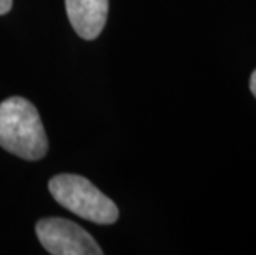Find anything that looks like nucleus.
<instances>
[{"label":"nucleus","instance_id":"obj_1","mask_svg":"<svg viewBox=\"0 0 256 255\" xmlns=\"http://www.w3.org/2000/svg\"><path fill=\"white\" fill-rule=\"evenodd\" d=\"M0 146L26 161L46 154L48 138L36 108L22 96L0 103Z\"/></svg>","mask_w":256,"mask_h":255},{"label":"nucleus","instance_id":"obj_2","mask_svg":"<svg viewBox=\"0 0 256 255\" xmlns=\"http://www.w3.org/2000/svg\"><path fill=\"white\" fill-rule=\"evenodd\" d=\"M48 191L64 209L94 224L110 225L119 217L118 205L83 176L58 174L50 179Z\"/></svg>","mask_w":256,"mask_h":255},{"label":"nucleus","instance_id":"obj_3","mask_svg":"<svg viewBox=\"0 0 256 255\" xmlns=\"http://www.w3.org/2000/svg\"><path fill=\"white\" fill-rule=\"evenodd\" d=\"M38 240L52 255H101L98 242L83 227L62 217H46L35 225Z\"/></svg>","mask_w":256,"mask_h":255},{"label":"nucleus","instance_id":"obj_4","mask_svg":"<svg viewBox=\"0 0 256 255\" xmlns=\"http://www.w3.org/2000/svg\"><path fill=\"white\" fill-rule=\"evenodd\" d=\"M73 30L84 40L100 37L108 20L110 0H64Z\"/></svg>","mask_w":256,"mask_h":255},{"label":"nucleus","instance_id":"obj_5","mask_svg":"<svg viewBox=\"0 0 256 255\" xmlns=\"http://www.w3.org/2000/svg\"><path fill=\"white\" fill-rule=\"evenodd\" d=\"M14 0H0V15L7 14L10 9H12Z\"/></svg>","mask_w":256,"mask_h":255},{"label":"nucleus","instance_id":"obj_6","mask_svg":"<svg viewBox=\"0 0 256 255\" xmlns=\"http://www.w3.org/2000/svg\"><path fill=\"white\" fill-rule=\"evenodd\" d=\"M250 90H252L253 96L256 98V70L252 73V78H250Z\"/></svg>","mask_w":256,"mask_h":255}]
</instances>
